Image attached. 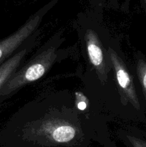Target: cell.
<instances>
[{
    "mask_svg": "<svg viewBox=\"0 0 146 147\" xmlns=\"http://www.w3.org/2000/svg\"><path fill=\"white\" fill-rule=\"evenodd\" d=\"M12 147H90L97 141L108 147L90 119L77 109L68 90L43 95L19 111Z\"/></svg>",
    "mask_w": 146,
    "mask_h": 147,
    "instance_id": "obj_1",
    "label": "cell"
},
{
    "mask_svg": "<svg viewBox=\"0 0 146 147\" xmlns=\"http://www.w3.org/2000/svg\"><path fill=\"white\" fill-rule=\"evenodd\" d=\"M62 31L48 40L21 68L17 69L0 89V97L15 93L24 86L37 81L49 71L60 55V45L64 41Z\"/></svg>",
    "mask_w": 146,
    "mask_h": 147,
    "instance_id": "obj_2",
    "label": "cell"
},
{
    "mask_svg": "<svg viewBox=\"0 0 146 147\" xmlns=\"http://www.w3.org/2000/svg\"><path fill=\"white\" fill-rule=\"evenodd\" d=\"M60 0H51L33 14L26 22L12 34L0 41V65L13 55L17 50L37 31L42 19Z\"/></svg>",
    "mask_w": 146,
    "mask_h": 147,
    "instance_id": "obj_3",
    "label": "cell"
},
{
    "mask_svg": "<svg viewBox=\"0 0 146 147\" xmlns=\"http://www.w3.org/2000/svg\"><path fill=\"white\" fill-rule=\"evenodd\" d=\"M84 42L89 63L95 71L100 83L105 85L109 73L113 69L107 49L106 50L98 32L92 27L84 29Z\"/></svg>",
    "mask_w": 146,
    "mask_h": 147,
    "instance_id": "obj_4",
    "label": "cell"
},
{
    "mask_svg": "<svg viewBox=\"0 0 146 147\" xmlns=\"http://www.w3.org/2000/svg\"><path fill=\"white\" fill-rule=\"evenodd\" d=\"M107 53L115 75L116 81L122 100L125 103L129 102L135 109L139 110L140 109V102L136 93L133 79L126 64L112 46L110 45L108 47Z\"/></svg>",
    "mask_w": 146,
    "mask_h": 147,
    "instance_id": "obj_5",
    "label": "cell"
},
{
    "mask_svg": "<svg viewBox=\"0 0 146 147\" xmlns=\"http://www.w3.org/2000/svg\"><path fill=\"white\" fill-rule=\"evenodd\" d=\"M38 34V31L36 32L24 43L22 47H20L17 53H14L11 57H9L8 60H6L0 65V89L4 86L7 80L11 78V76L15 73L16 70L21 64L26 55L34 47L37 36Z\"/></svg>",
    "mask_w": 146,
    "mask_h": 147,
    "instance_id": "obj_6",
    "label": "cell"
},
{
    "mask_svg": "<svg viewBox=\"0 0 146 147\" xmlns=\"http://www.w3.org/2000/svg\"><path fill=\"white\" fill-rule=\"evenodd\" d=\"M136 70L140 82L143 93L146 99V61L143 58H138L136 64Z\"/></svg>",
    "mask_w": 146,
    "mask_h": 147,
    "instance_id": "obj_7",
    "label": "cell"
},
{
    "mask_svg": "<svg viewBox=\"0 0 146 147\" xmlns=\"http://www.w3.org/2000/svg\"><path fill=\"white\" fill-rule=\"evenodd\" d=\"M127 147H146V140L132 134H125L123 138Z\"/></svg>",
    "mask_w": 146,
    "mask_h": 147,
    "instance_id": "obj_8",
    "label": "cell"
},
{
    "mask_svg": "<svg viewBox=\"0 0 146 147\" xmlns=\"http://www.w3.org/2000/svg\"><path fill=\"white\" fill-rule=\"evenodd\" d=\"M107 1V3L110 4V5H111L112 7H120V0H106Z\"/></svg>",
    "mask_w": 146,
    "mask_h": 147,
    "instance_id": "obj_9",
    "label": "cell"
}]
</instances>
